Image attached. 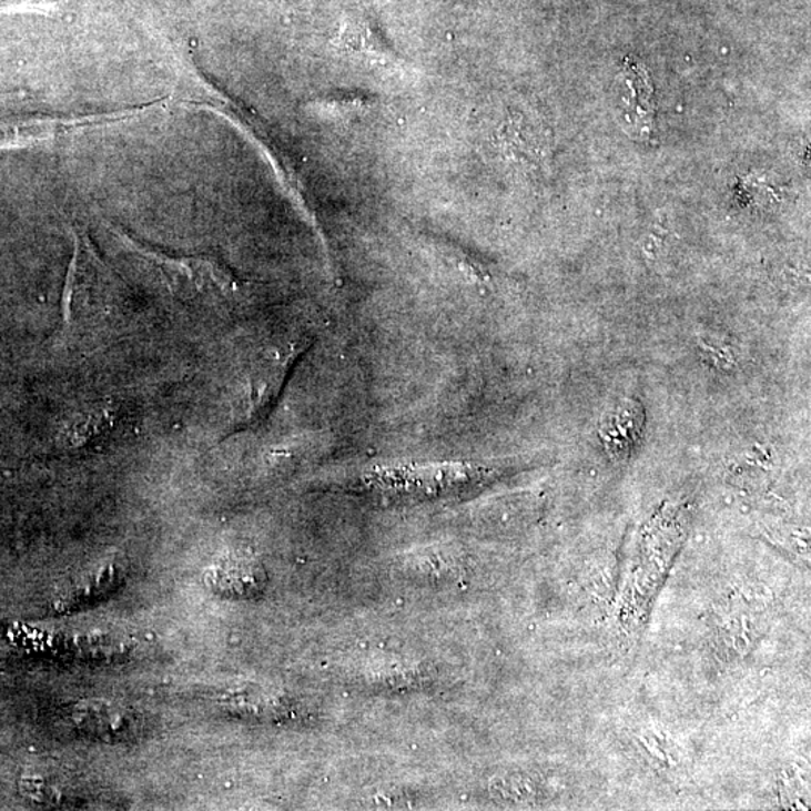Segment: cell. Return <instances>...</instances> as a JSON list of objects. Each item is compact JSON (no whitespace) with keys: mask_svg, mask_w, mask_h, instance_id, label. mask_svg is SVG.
<instances>
[{"mask_svg":"<svg viewBox=\"0 0 811 811\" xmlns=\"http://www.w3.org/2000/svg\"><path fill=\"white\" fill-rule=\"evenodd\" d=\"M491 470L463 463H430L376 468L364 477L368 488L389 496H432L465 490L491 477Z\"/></svg>","mask_w":811,"mask_h":811,"instance_id":"obj_1","label":"cell"},{"mask_svg":"<svg viewBox=\"0 0 811 811\" xmlns=\"http://www.w3.org/2000/svg\"><path fill=\"white\" fill-rule=\"evenodd\" d=\"M71 721L79 732L100 741L126 740L138 732L134 712L113 700H82L71 709Z\"/></svg>","mask_w":811,"mask_h":811,"instance_id":"obj_2","label":"cell"},{"mask_svg":"<svg viewBox=\"0 0 811 811\" xmlns=\"http://www.w3.org/2000/svg\"><path fill=\"white\" fill-rule=\"evenodd\" d=\"M205 581L221 597L253 600L265 591L266 575L249 556L227 555L207 568Z\"/></svg>","mask_w":811,"mask_h":811,"instance_id":"obj_3","label":"cell"},{"mask_svg":"<svg viewBox=\"0 0 811 811\" xmlns=\"http://www.w3.org/2000/svg\"><path fill=\"white\" fill-rule=\"evenodd\" d=\"M642 432V415L639 407L631 403H622L617 410L611 412L609 422L605 426L602 439L614 456L627 457L636 447Z\"/></svg>","mask_w":811,"mask_h":811,"instance_id":"obj_4","label":"cell"},{"mask_svg":"<svg viewBox=\"0 0 811 811\" xmlns=\"http://www.w3.org/2000/svg\"><path fill=\"white\" fill-rule=\"evenodd\" d=\"M104 118L83 119H16V121H0V146L20 144L32 139L49 138L57 131L75 129L79 124L103 121Z\"/></svg>","mask_w":811,"mask_h":811,"instance_id":"obj_5","label":"cell"},{"mask_svg":"<svg viewBox=\"0 0 811 811\" xmlns=\"http://www.w3.org/2000/svg\"><path fill=\"white\" fill-rule=\"evenodd\" d=\"M338 44L347 53L359 54V57L372 59V61L388 62L393 59V53L389 52L388 47L363 21H347L338 33Z\"/></svg>","mask_w":811,"mask_h":811,"instance_id":"obj_6","label":"cell"},{"mask_svg":"<svg viewBox=\"0 0 811 811\" xmlns=\"http://www.w3.org/2000/svg\"><path fill=\"white\" fill-rule=\"evenodd\" d=\"M109 419L110 416L104 409L91 410L87 415L79 416L68 430V442H70V445L79 447V445L87 444L93 437L103 435L104 428L109 426Z\"/></svg>","mask_w":811,"mask_h":811,"instance_id":"obj_7","label":"cell"},{"mask_svg":"<svg viewBox=\"0 0 811 811\" xmlns=\"http://www.w3.org/2000/svg\"><path fill=\"white\" fill-rule=\"evenodd\" d=\"M494 791L496 795L503 797V800L514 802H529L535 795L533 781L521 779V777H505V779L495 780Z\"/></svg>","mask_w":811,"mask_h":811,"instance_id":"obj_8","label":"cell"}]
</instances>
